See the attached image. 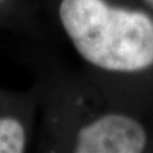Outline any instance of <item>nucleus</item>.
Masks as SVG:
<instances>
[{"mask_svg":"<svg viewBox=\"0 0 153 153\" xmlns=\"http://www.w3.org/2000/svg\"><path fill=\"white\" fill-rule=\"evenodd\" d=\"M59 18L79 55L110 71H138L153 64V19L105 0H61Z\"/></svg>","mask_w":153,"mask_h":153,"instance_id":"f257e3e1","label":"nucleus"},{"mask_svg":"<svg viewBox=\"0 0 153 153\" xmlns=\"http://www.w3.org/2000/svg\"><path fill=\"white\" fill-rule=\"evenodd\" d=\"M147 143L144 129L134 119L108 114L91 121L78 131L74 151L78 153H138Z\"/></svg>","mask_w":153,"mask_h":153,"instance_id":"f03ea898","label":"nucleus"},{"mask_svg":"<svg viewBox=\"0 0 153 153\" xmlns=\"http://www.w3.org/2000/svg\"><path fill=\"white\" fill-rule=\"evenodd\" d=\"M26 147L25 128L17 119L0 117V153H21Z\"/></svg>","mask_w":153,"mask_h":153,"instance_id":"7ed1b4c3","label":"nucleus"},{"mask_svg":"<svg viewBox=\"0 0 153 153\" xmlns=\"http://www.w3.org/2000/svg\"><path fill=\"white\" fill-rule=\"evenodd\" d=\"M148 1H149V3L152 4V5H153V0H148Z\"/></svg>","mask_w":153,"mask_h":153,"instance_id":"20e7f679","label":"nucleus"},{"mask_svg":"<svg viewBox=\"0 0 153 153\" xmlns=\"http://www.w3.org/2000/svg\"><path fill=\"white\" fill-rule=\"evenodd\" d=\"M1 1H3V0H0V3H1Z\"/></svg>","mask_w":153,"mask_h":153,"instance_id":"39448f33","label":"nucleus"}]
</instances>
